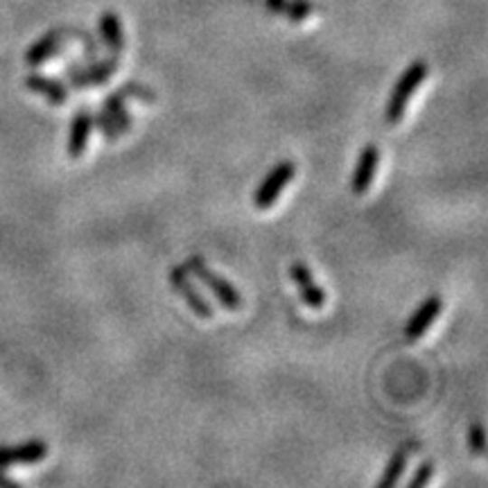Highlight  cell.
<instances>
[{
	"label": "cell",
	"instance_id": "cell-11",
	"mask_svg": "<svg viewBox=\"0 0 488 488\" xmlns=\"http://www.w3.org/2000/svg\"><path fill=\"white\" fill-rule=\"evenodd\" d=\"M93 134V116L89 108H80L70 122V131H68V156L80 158L89 147V138Z\"/></svg>",
	"mask_w": 488,
	"mask_h": 488
},
{
	"label": "cell",
	"instance_id": "cell-18",
	"mask_svg": "<svg viewBox=\"0 0 488 488\" xmlns=\"http://www.w3.org/2000/svg\"><path fill=\"white\" fill-rule=\"evenodd\" d=\"M93 116V129H98L99 134L104 136L107 140H117L120 138V131H117V127L113 125V120L108 117V113L104 111V108H99V111L90 113Z\"/></svg>",
	"mask_w": 488,
	"mask_h": 488
},
{
	"label": "cell",
	"instance_id": "cell-14",
	"mask_svg": "<svg viewBox=\"0 0 488 488\" xmlns=\"http://www.w3.org/2000/svg\"><path fill=\"white\" fill-rule=\"evenodd\" d=\"M102 108L108 113V117H111L113 125L117 127V131H120V134H127V131L131 129V125H134V117H131V113L127 111L125 95H120L117 90L116 93L107 95L102 102Z\"/></svg>",
	"mask_w": 488,
	"mask_h": 488
},
{
	"label": "cell",
	"instance_id": "cell-1",
	"mask_svg": "<svg viewBox=\"0 0 488 488\" xmlns=\"http://www.w3.org/2000/svg\"><path fill=\"white\" fill-rule=\"evenodd\" d=\"M427 72H429L427 63L420 61V59L418 61H411L409 66L405 68V72H402L400 80H398L396 86H393L391 95H389L387 111H384V117H387L389 125H398V122L405 117L407 102H409L411 95L416 93V89L423 84Z\"/></svg>",
	"mask_w": 488,
	"mask_h": 488
},
{
	"label": "cell",
	"instance_id": "cell-7",
	"mask_svg": "<svg viewBox=\"0 0 488 488\" xmlns=\"http://www.w3.org/2000/svg\"><path fill=\"white\" fill-rule=\"evenodd\" d=\"M380 163V149L375 143H369L361 147L360 156H357V165L355 172H352V181H351V190L355 194H364L366 190L371 188L375 179V170H378Z\"/></svg>",
	"mask_w": 488,
	"mask_h": 488
},
{
	"label": "cell",
	"instance_id": "cell-3",
	"mask_svg": "<svg viewBox=\"0 0 488 488\" xmlns=\"http://www.w3.org/2000/svg\"><path fill=\"white\" fill-rule=\"evenodd\" d=\"M294 174H296V165H294L292 161L276 163V165L267 172L265 179L260 181L256 192H253V206L260 208V211H267V208L274 206V203L278 202L285 185L294 179Z\"/></svg>",
	"mask_w": 488,
	"mask_h": 488
},
{
	"label": "cell",
	"instance_id": "cell-12",
	"mask_svg": "<svg viewBox=\"0 0 488 488\" xmlns=\"http://www.w3.org/2000/svg\"><path fill=\"white\" fill-rule=\"evenodd\" d=\"M25 86L32 93L43 95L50 104H66L68 99V89L61 81L52 80V77L39 75V72H30V75L25 77Z\"/></svg>",
	"mask_w": 488,
	"mask_h": 488
},
{
	"label": "cell",
	"instance_id": "cell-8",
	"mask_svg": "<svg viewBox=\"0 0 488 488\" xmlns=\"http://www.w3.org/2000/svg\"><path fill=\"white\" fill-rule=\"evenodd\" d=\"M441 307H443V301L438 294H432V296L425 298V301L420 303L418 307H416L414 314L409 316V321H407V325H405L407 339L423 337V334L429 330V325H432L434 321L438 319V314H441Z\"/></svg>",
	"mask_w": 488,
	"mask_h": 488
},
{
	"label": "cell",
	"instance_id": "cell-10",
	"mask_svg": "<svg viewBox=\"0 0 488 488\" xmlns=\"http://www.w3.org/2000/svg\"><path fill=\"white\" fill-rule=\"evenodd\" d=\"M45 456H48V446L41 438L14 447H0V468H7L12 464H39Z\"/></svg>",
	"mask_w": 488,
	"mask_h": 488
},
{
	"label": "cell",
	"instance_id": "cell-19",
	"mask_svg": "<svg viewBox=\"0 0 488 488\" xmlns=\"http://www.w3.org/2000/svg\"><path fill=\"white\" fill-rule=\"evenodd\" d=\"M434 470H436L434 461H429V459L420 461V464L416 465V470H414V474H411V479H409V482H407V486H409V488H423V486H427V483L432 482V477H434Z\"/></svg>",
	"mask_w": 488,
	"mask_h": 488
},
{
	"label": "cell",
	"instance_id": "cell-9",
	"mask_svg": "<svg viewBox=\"0 0 488 488\" xmlns=\"http://www.w3.org/2000/svg\"><path fill=\"white\" fill-rule=\"evenodd\" d=\"M63 43H66V34H63L61 27H54V30H50L48 34H43L39 41H34V43L27 48L25 63L34 68L45 63L48 59L59 57V52L63 50Z\"/></svg>",
	"mask_w": 488,
	"mask_h": 488
},
{
	"label": "cell",
	"instance_id": "cell-22",
	"mask_svg": "<svg viewBox=\"0 0 488 488\" xmlns=\"http://www.w3.org/2000/svg\"><path fill=\"white\" fill-rule=\"evenodd\" d=\"M0 488H21V483L14 482V479H9V477H5L3 468H0Z\"/></svg>",
	"mask_w": 488,
	"mask_h": 488
},
{
	"label": "cell",
	"instance_id": "cell-21",
	"mask_svg": "<svg viewBox=\"0 0 488 488\" xmlns=\"http://www.w3.org/2000/svg\"><path fill=\"white\" fill-rule=\"evenodd\" d=\"M265 3V7L269 9L271 14H283L285 5H287V0H262Z\"/></svg>",
	"mask_w": 488,
	"mask_h": 488
},
{
	"label": "cell",
	"instance_id": "cell-6",
	"mask_svg": "<svg viewBox=\"0 0 488 488\" xmlns=\"http://www.w3.org/2000/svg\"><path fill=\"white\" fill-rule=\"evenodd\" d=\"M289 276H292V280L296 283L298 294H301L303 303H305L307 307L321 310V307L325 305V292L316 285L314 276H312L310 267H307L305 262H294V265L289 267Z\"/></svg>",
	"mask_w": 488,
	"mask_h": 488
},
{
	"label": "cell",
	"instance_id": "cell-16",
	"mask_svg": "<svg viewBox=\"0 0 488 488\" xmlns=\"http://www.w3.org/2000/svg\"><path fill=\"white\" fill-rule=\"evenodd\" d=\"M283 14L287 16V21L303 23L314 14V3L312 0H287Z\"/></svg>",
	"mask_w": 488,
	"mask_h": 488
},
{
	"label": "cell",
	"instance_id": "cell-4",
	"mask_svg": "<svg viewBox=\"0 0 488 488\" xmlns=\"http://www.w3.org/2000/svg\"><path fill=\"white\" fill-rule=\"evenodd\" d=\"M117 70V54L102 59V61H93L89 66H81V63H68L63 75H66L68 84L72 89H86V86H99L107 84Z\"/></svg>",
	"mask_w": 488,
	"mask_h": 488
},
{
	"label": "cell",
	"instance_id": "cell-15",
	"mask_svg": "<svg viewBox=\"0 0 488 488\" xmlns=\"http://www.w3.org/2000/svg\"><path fill=\"white\" fill-rule=\"evenodd\" d=\"M407 459H409V452H407L405 447H400V450L393 452V456H391V459H389L387 468H384L382 477L378 479V483H375V486H378V488H391V486H396V483L400 482L402 473H405Z\"/></svg>",
	"mask_w": 488,
	"mask_h": 488
},
{
	"label": "cell",
	"instance_id": "cell-17",
	"mask_svg": "<svg viewBox=\"0 0 488 488\" xmlns=\"http://www.w3.org/2000/svg\"><path fill=\"white\" fill-rule=\"evenodd\" d=\"M117 93L125 95V98H136V99H140V102H149V104L156 102V93H154L149 86L138 84V81H127V84H122L120 89H117Z\"/></svg>",
	"mask_w": 488,
	"mask_h": 488
},
{
	"label": "cell",
	"instance_id": "cell-13",
	"mask_svg": "<svg viewBox=\"0 0 488 488\" xmlns=\"http://www.w3.org/2000/svg\"><path fill=\"white\" fill-rule=\"evenodd\" d=\"M99 34H102L104 45L111 50V54H117L125 50V32H122L120 18L116 12H102L99 16Z\"/></svg>",
	"mask_w": 488,
	"mask_h": 488
},
{
	"label": "cell",
	"instance_id": "cell-5",
	"mask_svg": "<svg viewBox=\"0 0 488 488\" xmlns=\"http://www.w3.org/2000/svg\"><path fill=\"white\" fill-rule=\"evenodd\" d=\"M170 285L174 287V292L179 294L185 301V305L194 312L202 319H212V307L206 298L199 294V289H194V285L190 283L188 269L185 267H172L170 271Z\"/></svg>",
	"mask_w": 488,
	"mask_h": 488
},
{
	"label": "cell",
	"instance_id": "cell-20",
	"mask_svg": "<svg viewBox=\"0 0 488 488\" xmlns=\"http://www.w3.org/2000/svg\"><path fill=\"white\" fill-rule=\"evenodd\" d=\"M468 446L474 455H483L486 452V434H483L482 423H473L468 427Z\"/></svg>",
	"mask_w": 488,
	"mask_h": 488
},
{
	"label": "cell",
	"instance_id": "cell-2",
	"mask_svg": "<svg viewBox=\"0 0 488 488\" xmlns=\"http://www.w3.org/2000/svg\"><path fill=\"white\" fill-rule=\"evenodd\" d=\"M185 269L197 276V278L215 294L217 301H220L226 310L235 312L242 307V296H239V292L235 289V285H230L229 280L217 276V271H212L202 256H190L188 262H185Z\"/></svg>",
	"mask_w": 488,
	"mask_h": 488
}]
</instances>
